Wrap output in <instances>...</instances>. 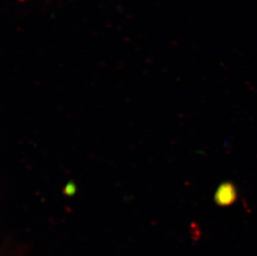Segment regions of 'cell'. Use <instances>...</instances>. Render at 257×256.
<instances>
[{
    "mask_svg": "<svg viewBox=\"0 0 257 256\" xmlns=\"http://www.w3.org/2000/svg\"><path fill=\"white\" fill-rule=\"evenodd\" d=\"M237 199V191L234 184L230 181L221 183L216 189L214 201L220 206L232 205Z\"/></svg>",
    "mask_w": 257,
    "mask_h": 256,
    "instance_id": "cell-1",
    "label": "cell"
}]
</instances>
